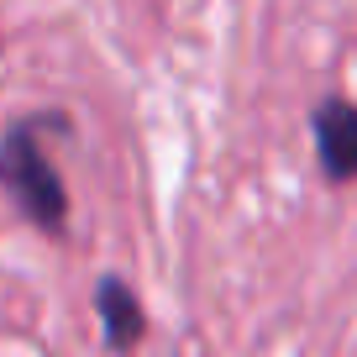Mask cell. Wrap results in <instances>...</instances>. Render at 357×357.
<instances>
[{"label":"cell","mask_w":357,"mask_h":357,"mask_svg":"<svg viewBox=\"0 0 357 357\" xmlns=\"http://www.w3.org/2000/svg\"><path fill=\"white\" fill-rule=\"evenodd\" d=\"M68 137L63 111H32L0 132V190L16 200V211L47 236H68V184L58 174L43 137Z\"/></svg>","instance_id":"6da1fadb"},{"label":"cell","mask_w":357,"mask_h":357,"mask_svg":"<svg viewBox=\"0 0 357 357\" xmlns=\"http://www.w3.org/2000/svg\"><path fill=\"white\" fill-rule=\"evenodd\" d=\"M310 132H315L321 174L331 184H352L357 178V105L347 95H326L310 111Z\"/></svg>","instance_id":"7a4b0ae2"},{"label":"cell","mask_w":357,"mask_h":357,"mask_svg":"<svg viewBox=\"0 0 357 357\" xmlns=\"http://www.w3.org/2000/svg\"><path fill=\"white\" fill-rule=\"evenodd\" d=\"M95 315H100V336H105V347H111L116 357H126V352L142 347L147 310H142L137 289L121 279V273H100V284H95Z\"/></svg>","instance_id":"3957f363"}]
</instances>
